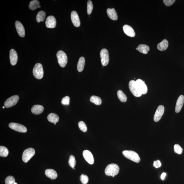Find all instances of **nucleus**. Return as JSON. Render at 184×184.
Listing matches in <instances>:
<instances>
[{
    "instance_id": "obj_1",
    "label": "nucleus",
    "mask_w": 184,
    "mask_h": 184,
    "mask_svg": "<svg viewBox=\"0 0 184 184\" xmlns=\"http://www.w3.org/2000/svg\"><path fill=\"white\" fill-rule=\"evenodd\" d=\"M119 167L117 164L112 163L109 164L105 168V173L107 176H115L119 171Z\"/></svg>"
},
{
    "instance_id": "obj_2",
    "label": "nucleus",
    "mask_w": 184,
    "mask_h": 184,
    "mask_svg": "<svg viewBox=\"0 0 184 184\" xmlns=\"http://www.w3.org/2000/svg\"><path fill=\"white\" fill-rule=\"evenodd\" d=\"M122 154L125 157L132 161L137 163H139L140 158L138 154L134 151L124 150L122 152Z\"/></svg>"
},
{
    "instance_id": "obj_3",
    "label": "nucleus",
    "mask_w": 184,
    "mask_h": 184,
    "mask_svg": "<svg viewBox=\"0 0 184 184\" xmlns=\"http://www.w3.org/2000/svg\"><path fill=\"white\" fill-rule=\"evenodd\" d=\"M33 73L34 77L38 79H42L44 75L43 67L42 65L40 63L36 64L34 66Z\"/></svg>"
},
{
    "instance_id": "obj_4",
    "label": "nucleus",
    "mask_w": 184,
    "mask_h": 184,
    "mask_svg": "<svg viewBox=\"0 0 184 184\" xmlns=\"http://www.w3.org/2000/svg\"><path fill=\"white\" fill-rule=\"evenodd\" d=\"M57 57L59 65L62 68L65 67L68 62L67 55L64 52L59 51L57 54Z\"/></svg>"
},
{
    "instance_id": "obj_5",
    "label": "nucleus",
    "mask_w": 184,
    "mask_h": 184,
    "mask_svg": "<svg viewBox=\"0 0 184 184\" xmlns=\"http://www.w3.org/2000/svg\"><path fill=\"white\" fill-rule=\"evenodd\" d=\"M129 86L130 91L134 96L137 97L141 96L142 94L137 86L136 81L134 80L130 81Z\"/></svg>"
},
{
    "instance_id": "obj_6",
    "label": "nucleus",
    "mask_w": 184,
    "mask_h": 184,
    "mask_svg": "<svg viewBox=\"0 0 184 184\" xmlns=\"http://www.w3.org/2000/svg\"><path fill=\"white\" fill-rule=\"evenodd\" d=\"M35 153V150L32 148L26 149L23 154V161L25 163H27L34 155Z\"/></svg>"
},
{
    "instance_id": "obj_7",
    "label": "nucleus",
    "mask_w": 184,
    "mask_h": 184,
    "mask_svg": "<svg viewBox=\"0 0 184 184\" xmlns=\"http://www.w3.org/2000/svg\"><path fill=\"white\" fill-rule=\"evenodd\" d=\"M101 60L102 65L106 66L108 65L109 62V52L105 48L102 49L100 53Z\"/></svg>"
},
{
    "instance_id": "obj_8",
    "label": "nucleus",
    "mask_w": 184,
    "mask_h": 184,
    "mask_svg": "<svg viewBox=\"0 0 184 184\" xmlns=\"http://www.w3.org/2000/svg\"><path fill=\"white\" fill-rule=\"evenodd\" d=\"M19 99V97L18 95H13L10 97L5 101L4 105L7 108H9L16 105L18 103Z\"/></svg>"
},
{
    "instance_id": "obj_9",
    "label": "nucleus",
    "mask_w": 184,
    "mask_h": 184,
    "mask_svg": "<svg viewBox=\"0 0 184 184\" xmlns=\"http://www.w3.org/2000/svg\"><path fill=\"white\" fill-rule=\"evenodd\" d=\"M11 129L15 131L21 133H25L27 131V129L25 126L22 124L16 123H11L9 125Z\"/></svg>"
},
{
    "instance_id": "obj_10",
    "label": "nucleus",
    "mask_w": 184,
    "mask_h": 184,
    "mask_svg": "<svg viewBox=\"0 0 184 184\" xmlns=\"http://www.w3.org/2000/svg\"><path fill=\"white\" fill-rule=\"evenodd\" d=\"M164 110L163 106L160 105L158 107L154 116V119L155 122H157L160 120L164 114Z\"/></svg>"
},
{
    "instance_id": "obj_11",
    "label": "nucleus",
    "mask_w": 184,
    "mask_h": 184,
    "mask_svg": "<svg viewBox=\"0 0 184 184\" xmlns=\"http://www.w3.org/2000/svg\"><path fill=\"white\" fill-rule=\"evenodd\" d=\"M136 82L142 94H146L147 93L148 88L144 81L141 79H139L137 80Z\"/></svg>"
},
{
    "instance_id": "obj_12",
    "label": "nucleus",
    "mask_w": 184,
    "mask_h": 184,
    "mask_svg": "<svg viewBox=\"0 0 184 184\" xmlns=\"http://www.w3.org/2000/svg\"><path fill=\"white\" fill-rule=\"evenodd\" d=\"M46 25L48 28H54L56 26V21L55 17L53 16H49L47 18Z\"/></svg>"
},
{
    "instance_id": "obj_13",
    "label": "nucleus",
    "mask_w": 184,
    "mask_h": 184,
    "mask_svg": "<svg viewBox=\"0 0 184 184\" xmlns=\"http://www.w3.org/2000/svg\"><path fill=\"white\" fill-rule=\"evenodd\" d=\"M83 156L85 160L88 163L93 164L94 162V160L93 154L89 151L86 150L83 151Z\"/></svg>"
},
{
    "instance_id": "obj_14",
    "label": "nucleus",
    "mask_w": 184,
    "mask_h": 184,
    "mask_svg": "<svg viewBox=\"0 0 184 184\" xmlns=\"http://www.w3.org/2000/svg\"><path fill=\"white\" fill-rule=\"evenodd\" d=\"M71 19L74 25L76 27H79L80 25L81 22L79 15L75 11H73L71 13Z\"/></svg>"
},
{
    "instance_id": "obj_15",
    "label": "nucleus",
    "mask_w": 184,
    "mask_h": 184,
    "mask_svg": "<svg viewBox=\"0 0 184 184\" xmlns=\"http://www.w3.org/2000/svg\"><path fill=\"white\" fill-rule=\"evenodd\" d=\"M15 26L19 35L21 37H25V30L22 24L19 21H17L15 23Z\"/></svg>"
},
{
    "instance_id": "obj_16",
    "label": "nucleus",
    "mask_w": 184,
    "mask_h": 184,
    "mask_svg": "<svg viewBox=\"0 0 184 184\" xmlns=\"http://www.w3.org/2000/svg\"><path fill=\"white\" fill-rule=\"evenodd\" d=\"M10 63L13 66L16 65L18 60V56L16 51L14 49H12L10 52Z\"/></svg>"
},
{
    "instance_id": "obj_17",
    "label": "nucleus",
    "mask_w": 184,
    "mask_h": 184,
    "mask_svg": "<svg viewBox=\"0 0 184 184\" xmlns=\"http://www.w3.org/2000/svg\"><path fill=\"white\" fill-rule=\"evenodd\" d=\"M184 102V97L183 95H181L179 97L177 100L176 107H175V112L179 113L181 111L183 107Z\"/></svg>"
},
{
    "instance_id": "obj_18",
    "label": "nucleus",
    "mask_w": 184,
    "mask_h": 184,
    "mask_svg": "<svg viewBox=\"0 0 184 184\" xmlns=\"http://www.w3.org/2000/svg\"><path fill=\"white\" fill-rule=\"evenodd\" d=\"M123 29L124 33L129 37H133L135 36L134 31L130 26L127 25H124L123 27Z\"/></svg>"
},
{
    "instance_id": "obj_19",
    "label": "nucleus",
    "mask_w": 184,
    "mask_h": 184,
    "mask_svg": "<svg viewBox=\"0 0 184 184\" xmlns=\"http://www.w3.org/2000/svg\"><path fill=\"white\" fill-rule=\"evenodd\" d=\"M45 173L47 177L52 180L56 179L58 176L56 171L53 169H47L45 171Z\"/></svg>"
},
{
    "instance_id": "obj_20",
    "label": "nucleus",
    "mask_w": 184,
    "mask_h": 184,
    "mask_svg": "<svg viewBox=\"0 0 184 184\" xmlns=\"http://www.w3.org/2000/svg\"><path fill=\"white\" fill-rule=\"evenodd\" d=\"M108 16L111 20L114 21L117 20L118 15L117 13L114 8H108L107 10Z\"/></svg>"
},
{
    "instance_id": "obj_21",
    "label": "nucleus",
    "mask_w": 184,
    "mask_h": 184,
    "mask_svg": "<svg viewBox=\"0 0 184 184\" xmlns=\"http://www.w3.org/2000/svg\"><path fill=\"white\" fill-rule=\"evenodd\" d=\"M44 108L42 106L39 105H34L31 109V111L33 114L39 115L43 112Z\"/></svg>"
},
{
    "instance_id": "obj_22",
    "label": "nucleus",
    "mask_w": 184,
    "mask_h": 184,
    "mask_svg": "<svg viewBox=\"0 0 184 184\" xmlns=\"http://www.w3.org/2000/svg\"><path fill=\"white\" fill-rule=\"evenodd\" d=\"M168 42L167 40L164 39L158 44L157 48L158 50L160 51H165L168 47Z\"/></svg>"
},
{
    "instance_id": "obj_23",
    "label": "nucleus",
    "mask_w": 184,
    "mask_h": 184,
    "mask_svg": "<svg viewBox=\"0 0 184 184\" xmlns=\"http://www.w3.org/2000/svg\"><path fill=\"white\" fill-rule=\"evenodd\" d=\"M48 119L49 122L53 123L55 125L56 124V123L58 122L59 120V117L57 115L52 113L48 116Z\"/></svg>"
},
{
    "instance_id": "obj_24",
    "label": "nucleus",
    "mask_w": 184,
    "mask_h": 184,
    "mask_svg": "<svg viewBox=\"0 0 184 184\" xmlns=\"http://www.w3.org/2000/svg\"><path fill=\"white\" fill-rule=\"evenodd\" d=\"M138 51L144 54H146L148 53L150 48L149 46L145 44H140L138 47Z\"/></svg>"
},
{
    "instance_id": "obj_25",
    "label": "nucleus",
    "mask_w": 184,
    "mask_h": 184,
    "mask_svg": "<svg viewBox=\"0 0 184 184\" xmlns=\"http://www.w3.org/2000/svg\"><path fill=\"white\" fill-rule=\"evenodd\" d=\"M85 64V60L84 57H81L79 59L77 65L78 71L82 72L84 69Z\"/></svg>"
},
{
    "instance_id": "obj_26",
    "label": "nucleus",
    "mask_w": 184,
    "mask_h": 184,
    "mask_svg": "<svg viewBox=\"0 0 184 184\" xmlns=\"http://www.w3.org/2000/svg\"><path fill=\"white\" fill-rule=\"evenodd\" d=\"M29 7L31 10H34L38 8H40L41 6L40 5L39 1L37 0H34L30 1L29 3Z\"/></svg>"
},
{
    "instance_id": "obj_27",
    "label": "nucleus",
    "mask_w": 184,
    "mask_h": 184,
    "mask_svg": "<svg viewBox=\"0 0 184 184\" xmlns=\"http://www.w3.org/2000/svg\"><path fill=\"white\" fill-rule=\"evenodd\" d=\"M46 17V13L44 11H41L39 12L36 17V20L38 23L44 21Z\"/></svg>"
},
{
    "instance_id": "obj_28",
    "label": "nucleus",
    "mask_w": 184,
    "mask_h": 184,
    "mask_svg": "<svg viewBox=\"0 0 184 184\" xmlns=\"http://www.w3.org/2000/svg\"><path fill=\"white\" fill-rule=\"evenodd\" d=\"M90 101L95 104V105H101L102 100L100 97L95 95H93L90 98Z\"/></svg>"
},
{
    "instance_id": "obj_29",
    "label": "nucleus",
    "mask_w": 184,
    "mask_h": 184,
    "mask_svg": "<svg viewBox=\"0 0 184 184\" xmlns=\"http://www.w3.org/2000/svg\"><path fill=\"white\" fill-rule=\"evenodd\" d=\"M117 94L118 98L121 102H125L126 101L127 99V97L122 91L119 90L117 92Z\"/></svg>"
},
{
    "instance_id": "obj_30",
    "label": "nucleus",
    "mask_w": 184,
    "mask_h": 184,
    "mask_svg": "<svg viewBox=\"0 0 184 184\" xmlns=\"http://www.w3.org/2000/svg\"><path fill=\"white\" fill-rule=\"evenodd\" d=\"M9 151L6 147L0 146V156L1 157H6L8 155Z\"/></svg>"
},
{
    "instance_id": "obj_31",
    "label": "nucleus",
    "mask_w": 184,
    "mask_h": 184,
    "mask_svg": "<svg viewBox=\"0 0 184 184\" xmlns=\"http://www.w3.org/2000/svg\"><path fill=\"white\" fill-rule=\"evenodd\" d=\"M69 165L71 167L74 168L75 167L76 164V161L75 158L73 156L71 155L69 157Z\"/></svg>"
},
{
    "instance_id": "obj_32",
    "label": "nucleus",
    "mask_w": 184,
    "mask_h": 184,
    "mask_svg": "<svg viewBox=\"0 0 184 184\" xmlns=\"http://www.w3.org/2000/svg\"><path fill=\"white\" fill-rule=\"evenodd\" d=\"M78 126H79V129L84 132H86L87 131V127L86 124L83 121H79L78 124Z\"/></svg>"
},
{
    "instance_id": "obj_33",
    "label": "nucleus",
    "mask_w": 184,
    "mask_h": 184,
    "mask_svg": "<svg viewBox=\"0 0 184 184\" xmlns=\"http://www.w3.org/2000/svg\"><path fill=\"white\" fill-rule=\"evenodd\" d=\"M93 9V3L91 1H88L87 3V13L88 15H90L92 13Z\"/></svg>"
},
{
    "instance_id": "obj_34",
    "label": "nucleus",
    "mask_w": 184,
    "mask_h": 184,
    "mask_svg": "<svg viewBox=\"0 0 184 184\" xmlns=\"http://www.w3.org/2000/svg\"><path fill=\"white\" fill-rule=\"evenodd\" d=\"M15 183V178L13 176H10L7 177L5 180L6 184H13Z\"/></svg>"
},
{
    "instance_id": "obj_35",
    "label": "nucleus",
    "mask_w": 184,
    "mask_h": 184,
    "mask_svg": "<svg viewBox=\"0 0 184 184\" xmlns=\"http://www.w3.org/2000/svg\"><path fill=\"white\" fill-rule=\"evenodd\" d=\"M174 151L175 153L178 154H181L183 152V149L179 145L176 144L174 146Z\"/></svg>"
},
{
    "instance_id": "obj_36",
    "label": "nucleus",
    "mask_w": 184,
    "mask_h": 184,
    "mask_svg": "<svg viewBox=\"0 0 184 184\" xmlns=\"http://www.w3.org/2000/svg\"><path fill=\"white\" fill-rule=\"evenodd\" d=\"M80 179L81 183L83 184H86L88 183L89 181V178L87 175L82 174L80 177Z\"/></svg>"
},
{
    "instance_id": "obj_37",
    "label": "nucleus",
    "mask_w": 184,
    "mask_h": 184,
    "mask_svg": "<svg viewBox=\"0 0 184 184\" xmlns=\"http://www.w3.org/2000/svg\"><path fill=\"white\" fill-rule=\"evenodd\" d=\"M70 98L69 96H66L62 99V103L64 105H69L70 104Z\"/></svg>"
},
{
    "instance_id": "obj_38",
    "label": "nucleus",
    "mask_w": 184,
    "mask_h": 184,
    "mask_svg": "<svg viewBox=\"0 0 184 184\" xmlns=\"http://www.w3.org/2000/svg\"><path fill=\"white\" fill-rule=\"evenodd\" d=\"M163 2L167 6H170L175 2V0H164Z\"/></svg>"
},
{
    "instance_id": "obj_39",
    "label": "nucleus",
    "mask_w": 184,
    "mask_h": 184,
    "mask_svg": "<svg viewBox=\"0 0 184 184\" xmlns=\"http://www.w3.org/2000/svg\"><path fill=\"white\" fill-rule=\"evenodd\" d=\"M153 165L156 168H158L160 167L161 166V163L160 161L159 160L154 161V162Z\"/></svg>"
},
{
    "instance_id": "obj_40",
    "label": "nucleus",
    "mask_w": 184,
    "mask_h": 184,
    "mask_svg": "<svg viewBox=\"0 0 184 184\" xmlns=\"http://www.w3.org/2000/svg\"><path fill=\"white\" fill-rule=\"evenodd\" d=\"M166 176V173H163L161 175V179L162 180H164Z\"/></svg>"
},
{
    "instance_id": "obj_41",
    "label": "nucleus",
    "mask_w": 184,
    "mask_h": 184,
    "mask_svg": "<svg viewBox=\"0 0 184 184\" xmlns=\"http://www.w3.org/2000/svg\"><path fill=\"white\" fill-rule=\"evenodd\" d=\"M13 184H17V183H14Z\"/></svg>"
},
{
    "instance_id": "obj_42",
    "label": "nucleus",
    "mask_w": 184,
    "mask_h": 184,
    "mask_svg": "<svg viewBox=\"0 0 184 184\" xmlns=\"http://www.w3.org/2000/svg\"><path fill=\"white\" fill-rule=\"evenodd\" d=\"M136 50H138V48H136Z\"/></svg>"
},
{
    "instance_id": "obj_43",
    "label": "nucleus",
    "mask_w": 184,
    "mask_h": 184,
    "mask_svg": "<svg viewBox=\"0 0 184 184\" xmlns=\"http://www.w3.org/2000/svg\"><path fill=\"white\" fill-rule=\"evenodd\" d=\"M3 108L4 109L5 108V107H3Z\"/></svg>"
}]
</instances>
